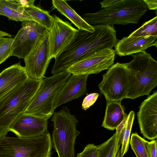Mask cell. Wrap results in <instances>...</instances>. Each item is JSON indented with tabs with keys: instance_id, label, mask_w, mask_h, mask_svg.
<instances>
[{
	"instance_id": "1",
	"label": "cell",
	"mask_w": 157,
	"mask_h": 157,
	"mask_svg": "<svg viewBox=\"0 0 157 157\" xmlns=\"http://www.w3.org/2000/svg\"><path fill=\"white\" fill-rule=\"evenodd\" d=\"M93 32L78 30L69 45L56 58L53 75L66 72L75 63L102 49H112L118 40L113 26H93Z\"/></svg>"
},
{
	"instance_id": "2",
	"label": "cell",
	"mask_w": 157,
	"mask_h": 157,
	"mask_svg": "<svg viewBox=\"0 0 157 157\" xmlns=\"http://www.w3.org/2000/svg\"><path fill=\"white\" fill-rule=\"evenodd\" d=\"M148 9L143 0H121L97 12L85 13L82 18L91 25L136 24Z\"/></svg>"
},
{
	"instance_id": "3",
	"label": "cell",
	"mask_w": 157,
	"mask_h": 157,
	"mask_svg": "<svg viewBox=\"0 0 157 157\" xmlns=\"http://www.w3.org/2000/svg\"><path fill=\"white\" fill-rule=\"evenodd\" d=\"M127 63L130 73V85L125 98L134 99L149 95L157 85V62L146 52L133 55Z\"/></svg>"
},
{
	"instance_id": "4",
	"label": "cell",
	"mask_w": 157,
	"mask_h": 157,
	"mask_svg": "<svg viewBox=\"0 0 157 157\" xmlns=\"http://www.w3.org/2000/svg\"><path fill=\"white\" fill-rule=\"evenodd\" d=\"M52 147L48 132L33 137H0V157H51Z\"/></svg>"
},
{
	"instance_id": "5",
	"label": "cell",
	"mask_w": 157,
	"mask_h": 157,
	"mask_svg": "<svg viewBox=\"0 0 157 157\" xmlns=\"http://www.w3.org/2000/svg\"><path fill=\"white\" fill-rule=\"evenodd\" d=\"M52 116V141L58 157H74L75 140L80 133L76 128L78 120L67 106L54 112Z\"/></svg>"
},
{
	"instance_id": "6",
	"label": "cell",
	"mask_w": 157,
	"mask_h": 157,
	"mask_svg": "<svg viewBox=\"0 0 157 157\" xmlns=\"http://www.w3.org/2000/svg\"><path fill=\"white\" fill-rule=\"evenodd\" d=\"M42 79L29 77L0 108V137L6 136L12 124L25 112Z\"/></svg>"
},
{
	"instance_id": "7",
	"label": "cell",
	"mask_w": 157,
	"mask_h": 157,
	"mask_svg": "<svg viewBox=\"0 0 157 157\" xmlns=\"http://www.w3.org/2000/svg\"><path fill=\"white\" fill-rule=\"evenodd\" d=\"M72 74L67 71L43 79L25 112L48 120L53 114L54 101Z\"/></svg>"
},
{
	"instance_id": "8",
	"label": "cell",
	"mask_w": 157,
	"mask_h": 157,
	"mask_svg": "<svg viewBox=\"0 0 157 157\" xmlns=\"http://www.w3.org/2000/svg\"><path fill=\"white\" fill-rule=\"evenodd\" d=\"M130 80V71L127 63L117 62L103 75L98 88L108 102L121 101L126 97Z\"/></svg>"
},
{
	"instance_id": "9",
	"label": "cell",
	"mask_w": 157,
	"mask_h": 157,
	"mask_svg": "<svg viewBox=\"0 0 157 157\" xmlns=\"http://www.w3.org/2000/svg\"><path fill=\"white\" fill-rule=\"evenodd\" d=\"M49 30L38 38L24 59L25 71L29 78L41 79L46 77L44 75L51 61L49 58Z\"/></svg>"
},
{
	"instance_id": "10",
	"label": "cell",
	"mask_w": 157,
	"mask_h": 157,
	"mask_svg": "<svg viewBox=\"0 0 157 157\" xmlns=\"http://www.w3.org/2000/svg\"><path fill=\"white\" fill-rule=\"evenodd\" d=\"M48 31L34 21H22L21 27L13 38L12 56L24 59L38 38Z\"/></svg>"
},
{
	"instance_id": "11",
	"label": "cell",
	"mask_w": 157,
	"mask_h": 157,
	"mask_svg": "<svg viewBox=\"0 0 157 157\" xmlns=\"http://www.w3.org/2000/svg\"><path fill=\"white\" fill-rule=\"evenodd\" d=\"M115 56L112 49H102L73 64L67 71L74 75L97 74L113 64Z\"/></svg>"
},
{
	"instance_id": "12",
	"label": "cell",
	"mask_w": 157,
	"mask_h": 157,
	"mask_svg": "<svg viewBox=\"0 0 157 157\" xmlns=\"http://www.w3.org/2000/svg\"><path fill=\"white\" fill-rule=\"evenodd\" d=\"M49 30V58H56L71 43L78 31L68 22L65 21L56 15Z\"/></svg>"
},
{
	"instance_id": "13",
	"label": "cell",
	"mask_w": 157,
	"mask_h": 157,
	"mask_svg": "<svg viewBox=\"0 0 157 157\" xmlns=\"http://www.w3.org/2000/svg\"><path fill=\"white\" fill-rule=\"evenodd\" d=\"M137 117L141 133L150 140L157 137V91H155L141 104Z\"/></svg>"
},
{
	"instance_id": "14",
	"label": "cell",
	"mask_w": 157,
	"mask_h": 157,
	"mask_svg": "<svg viewBox=\"0 0 157 157\" xmlns=\"http://www.w3.org/2000/svg\"><path fill=\"white\" fill-rule=\"evenodd\" d=\"M48 120L44 117L24 112L14 121L9 130L19 137L40 136L48 132Z\"/></svg>"
},
{
	"instance_id": "15",
	"label": "cell",
	"mask_w": 157,
	"mask_h": 157,
	"mask_svg": "<svg viewBox=\"0 0 157 157\" xmlns=\"http://www.w3.org/2000/svg\"><path fill=\"white\" fill-rule=\"evenodd\" d=\"M29 78L25 67L21 65L20 62L0 73V108Z\"/></svg>"
},
{
	"instance_id": "16",
	"label": "cell",
	"mask_w": 157,
	"mask_h": 157,
	"mask_svg": "<svg viewBox=\"0 0 157 157\" xmlns=\"http://www.w3.org/2000/svg\"><path fill=\"white\" fill-rule=\"evenodd\" d=\"M89 75H72L57 94L53 104L55 110L87 93L86 82Z\"/></svg>"
},
{
	"instance_id": "17",
	"label": "cell",
	"mask_w": 157,
	"mask_h": 157,
	"mask_svg": "<svg viewBox=\"0 0 157 157\" xmlns=\"http://www.w3.org/2000/svg\"><path fill=\"white\" fill-rule=\"evenodd\" d=\"M157 36L141 37H124L115 46V51L122 56L145 52L153 46L157 47Z\"/></svg>"
},
{
	"instance_id": "18",
	"label": "cell",
	"mask_w": 157,
	"mask_h": 157,
	"mask_svg": "<svg viewBox=\"0 0 157 157\" xmlns=\"http://www.w3.org/2000/svg\"><path fill=\"white\" fill-rule=\"evenodd\" d=\"M127 116L121 101L108 102L101 126L108 130H114Z\"/></svg>"
},
{
	"instance_id": "19",
	"label": "cell",
	"mask_w": 157,
	"mask_h": 157,
	"mask_svg": "<svg viewBox=\"0 0 157 157\" xmlns=\"http://www.w3.org/2000/svg\"><path fill=\"white\" fill-rule=\"evenodd\" d=\"M53 7L70 20L78 30H84L90 32L94 31L93 26L87 23L66 2L63 0H53Z\"/></svg>"
},
{
	"instance_id": "20",
	"label": "cell",
	"mask_w": 157,
	"mask_h": 157,
	"mask_svg": "<svg viewBox=\"0 0 157 157\" xmlns=\"http://www.w3.org/2000/svg\"><path fill=\"white\" fill-rule=\"evenodd\" d=\"M0 15L6 16L10 20L33 21L25 8L15 0H0Z\"/></svg>"
},
{
	"instance_id": "21",
	"label": "cell",
	"mask_w": 157,
	"mask_h": 157,
	"mask_svg": "<svg viewBox=\"0 0 157 157\" xmlns=\"http://www.w3.org/2000/svg\"><path fill=\"white\" fill-rule=\"evenodd\" d=\"M97 146L98 157H121V142L116 131L109 139Z\"/></svg>"
},
{
	"instance_id": "22",
	"label": "cell",
	"mask_w": 157,
	"mask_h": 157,
	"mask_svg": "<svg viewBox=\"0 0 157 157\" xmlns=\"http://www.w3.org/2000/svg\"><path fill=\"white\" fill-rule=\"evenodd\" d=\"M135 115L133 111H131L116 129L120 136L121 142V157H123L128 149L130 135Z\"/></svg>"
},
{
	"instance_id": "23",
	"label": "cell",
	"mask_w": 157,
	"mask_h": 157,
	"mask_svg": "<svg viewBox=\"0 0 157 157\" xmlns=\"http://www.w3.org/2000/svg\"><path fill=\"white\" fill-rule=\"evenodd\" d=\"M25 9L33 21L49 30L50 29L54 22V18L48 12L34 5Z\"/></svg>"
},
{
	"instance_id": "24",
	"label": "cell",
	"mask_w": 157,
	"mask_h": 157,
	"mask_svg": "<svg viewBox=\"0 0 157 157\" xmlns=\"http://www.w3.org/2000/svg\"><path fill=\"white\" fill-rule=\"evenodd\" d=\"M129 143L136 157H151L149 142L137 133L132 134Z\"/></svg>"
},
{
	"instance_id": "25",
	"label": "cell",
	"mask_w": 157,
	"mask_h": 157,
	"mask_svg": "<svg viewBox=\"0 0 157 157\" xmlns=\"http://www.w3.org/2000/svg\"><path fill=\"white\" fill-rule=\"evenodd\" d=\"M157 36V16L143 24L142 26L132 32L129 37Z\"/></svg>"
},
{
	"instance_id": "26",
	"label": "cell",
	"mask_w": 157,
	"mask_h": 157,
	"mask_svg": "<svg viewBox=\"0 0 157 157\" xmlns=\"http://www.w3.org/2000/svg\"><path fill=\"white\" fill-rule=\"evenodd\" d=\"M14 39L0 38V64L12 56Z\"/></svg>"
},
{
	"instance_id": "27",
	"label": "cell",
	"mask_w": 157,
	"mask_h": 157,
	"mask_svg": "<svg viewBox=\"0 0 157 157\" xmlns=\"http://www.w3.org/2000/svg\"><path fill=\"white\" fill-rule=\"evenodd\" d=\"M97 146L93 144H87L83 151L77 154L76 157H98Z\"/></svg>"
},
{
	"instance_id": "28",
	"label": "cell",
	"mask_w": 157,
	"mask_h": 157,
	"mask_svg": "<svg viewBox=\"0 0 157 157\" xmlns=\"http://www.w3.org/2000/svg\"><path fill=\"white\" fill-rule=\"evenodd\" d=\"M99 94L97 93H92L87 94L84 98L82 104V109L86 110L89 109L95 102Z\"/></svg>"
},
{
	"instance_id": "29",
	"label": "cell",
	"mask_w": 157,
	"mask_h": 157,
	"mask_svg": "<svg viewBox=\"0 0 157 157\" xmlns=\"http://www.w3.org/2000/svg\"><path fill=\"white\" fill-rule=\"evenodd\" d=\"M149 143L151 157H157L156 140H152Z\"/></svg>"
},
{
	"instance_id": "30",
	"label": "cell",
	"mask_w": 157,
	"mask_h": 157,
	"mask_svg": "<svg viewBox=\"0 0 157 157\" xmlns=\"http://www.w3.org/2000/svg\"><path fill=\"white\" fill-rule=\"evenodd\" d=\"M121 0H105L100 2L101 8H105L111 6L116 5L120 2Z\"/></svg>"
},
{
	"instance_id": "31",
	"label": "cell",
	"mask_w": 157,
	"mask_h": 157,
	"mask_svg": "<svg viewBox=\"0 0 157 157\" xmlns=\"http://www.w3.org/2000/svg\"><path fill=\"white\" fill-rule=\"evenodd\" d=\"M19 5L24 8H29L34 5V0H15Z\"/></svg>"
},
{
	"instance_id": "32",
	"label": "cell",
	"mask_w": 157,
	"mask_h": 157,
	"mask_svg": "<svg viewBox=\"0 0 157 157\" xmlns=\"http://www.w3.org/2000/svg\"><path fill=\"white\" fill-rule=\"evenodd\" d=\"M148 9L150 10H157V0H143Z\"/></svg>"
},
{
	"instance_id": "33",
	"label": "cell",
	"mask_w": 157,
	"mask_h": 157,
	"mask_svg": "<svg viewBox=\"0 0 157 157\" xmlns=\"http://www.w3.org/2000/svg\"><path fill=\"white\" fill-rule=\"evenodd\" d=\"M4 36H7L10 37L12 35L6 32L0 31V38L3 37Z\"/></svg>"
}]
</instances>
